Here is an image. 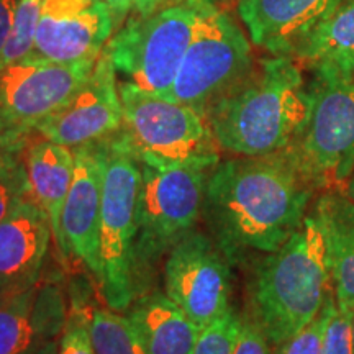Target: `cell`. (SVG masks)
I'll list each match as a JSON object with an SVG mask.
<instances>
[{
  "instance_id": "cell-12",
  "label": "cell",
  "mask_w": 354,
  "mask_h": 354,
  "mask_svg": "<svg viewBox=\"0 0 354 354\" xmlns=\"http://www.w3.org/2000/svg\"><path fill=\"white\" fill-rule=\"evenodd\" d=\"M95 61L97 57L63 64L26 57L0 69V112L35 130L82 86Z\"/></svg>"
},
{
  "instance_id": "cell-21",
  "label": "cell",
  "mask_w": 354,
  "mask_h": 354,
  "mask_svg": "<svg viewBox=\"0 0 354 354\" xmlns=\"http://www.w3.org/2000/svg\"><path fill=\"white\" fill-rule=\"evenodd\" d=\"M313 74L354 79V0H342L299 53Z\"/></svg>"
},
{
  "instance_id": "cell-9",
  "label": "cell",
  "mask_w": 354,
  "mask_h": 354,
  "mask_svg": "<svg viewBox=\"0 0 354 354\" xmlns=\"http://www.w3.org/2000/svg\"><path fill=\"white\" fill-rule=\"evenodd\" d=\"M307 127L289 151L315 190L336 189L354 171V79L315 74Z\"/></svg>"
},
{
  "instance_id": "cell-11",
  "label": "cell",
  "mask_w": 354,
  "mask_h": 354,
  "mask_svg": "<svg viewBox=\"0 0 354 354\" xmlns=\"http://www.w3.org/2000/svg\"><path fill=\"white\" fill-rule=\"evenodd\" d=\"M122 123L117 71L104 48L82 86L56 112L39 122L35 131L43 138L76 149L112 138L120 131Z\"/></svg>"
},
{
  "instance_id": "cell-25",
  "label": "cell",
  "mask_w": 354,
  "mask_h": 354,
  "mask_svg": "<svg viewBox=\"0 0 354 354\" xmlns=\"http://www.w3.org/2000/svg\"><path fill=\"white\" fill-rule=\"evenodd\" d=\"M335 308L336 300L331 294L322 312L307 326L292 335L286 342L277 344L276 354H322L326 328H328Z\"/></svg>"
},
{
  "instance_id": "cell-7",
  "label": "cell",
  "mask_w": 354,
  "mask_h": 354,
  "mask_svg": "<svg viewBox=\"0 0 354 354\" xmlns=\"http://www.w3.org/2000/svg\"><path fill=\"white\" fill-rule=\"evenodd\" d=\"M256 61L251 43L228 13L214 2H197L192 39L166 99L205 112L241 82Z\"/></svg>"
},
{
  "instance_id": "cell-13",
  "label": "cell",
  "mask_w": 354,
  "mask_h": 354,
  "mask_svg": "<svg viewBox=\"0 0 354 354\" xmlns=\"http://www.w3.org/2000/svg\"><path fill=\"white\" fill-rule=\"evenodd\" d=\"M115 33L104 0H43L32 59L71 64L99 57Z\"/></svg>"
},
{
  "instance_id": "cell-30",
  "label": "cell",
  "mask_w": 354,
  "mask_h": 354,
  "mask_svg": "<svg viewBox=\"0 0 354 354\" xmlns=\"http://www.w3.org/2000/svg\"><path fill=\"white\" fill-rule=\"evenodd\" d=\"M233 354H276V348L264 331L245 313Z\"/></svg>"
},
{
  "instance_id": "cell-15",
  "label": "cell",
  "mask_w": 354,
  "mask_h": 354,
  "mask_svg": "<svg viewBox=\"0 0 354 354\" xmlns=\"http://www.w3.org/2000/svg\"><path fill=\"white\" fill-rule=\"evenodd\" d=\"M342 0H240L238 13L250 41L271 56L299 53Z\"/></svg>"
},
{
  "instance_id": "cell-20",
  "label": "cell",
  "mask_w": 354,
  "mask_h": 354,
  "mask_svg": "<svg viewBox=\"0 0 354 354\" xmlns=\"http://www.w3.org/2000/svg\"><path fill=\"white\" fill-rule=\"evenodd\" d=\"M125 315L148 354H190L201 328L166 294L136 295Z\"/></svg>"
},
{
  "instance_id": "cell-26",
  "label": "cell",
  "mask_w": 354,
  "mask_h": 354,
  "mask_svg": "<svg viewBox=\"0 0 354 354\" xmlns=\"http://www.w3.org/2000/svg\"><path fill=\"white\" fill-rule=\"evenodd\" d=\"M26 201H33L24 161L0 167V221L10 216Z\"/></svg>"
},
{
  "instance_id": "cell-22",
  "label": "cell",
  "mask_w": 354,
  "mask_h": 354,
  "mask_svg": "<svg viewBox=\"0 0 354 354\" xmlns=\"http://www.w3.org/2000/svg\"><path fill=\"white\" fill-rule=\"evenodd\" d=\"M91 335L97 354H148L125 313L92 310Z\"/></svg>"
},
{
  "instance_id": "cell-32",
  "label": "cell",
  "mask_w": 354,
  "mask_h": 354,
  "mask_svg": "<svg viewBox=\"0 0 354 354\" xmlns=\"http://www.w3.org/2000/svg\"><path fill=\"white\" fill-rule=\"evenodd\" d=\"M19 3L20 0H0V53H2L8 35L12 32Z\"/></svg>"
},
{
  "instance_id": "cell-3",
  "label": "cell",
  "mask_w": 354,
  "mask_h": 354,
  "mask_svg": "<svg viewBox=\"0 0 354 354\" xmlns=\"http://www.w3.org/2000/svg\"><path fill=\"white\" fill-rule=\"evenodd\" d=\"M333 294L325 245L315 218L274 253L254 259L246 315L276 348L315 318Z\"/></svg>"
},
{
  "instance_id": "cell-8",
  "label": "cell",
  "mask_w": 354,
  "mask_h": 354,
  "mask_svg": "<svg viewBox=\"0 0 354 354\" xmlns=\"http://www.w3.org/2000/svg\"><path fill=\"white\" fill-rule=\"evenodd\" d=\"M141 166L136 272L138 286L153 264L202 218L210 166Z\"/></svg>"
},
{
  "instance_id": "cell-2",
  "label": "cell",
  "mask_w": 354,
  "mask_h": 354,
  "mask_svg": "<svg viewBox=\"0 0 354 354\" xmlns=\"http://www.w3.org/2000/svg\"><path fill=\"white\" fill-rule=\"evenodd\" d=\"M312 110V88L299 61L271 56L205 112L221 151L268 156L299 140Z\"/></svg>"
},
{
  "instance_id": "cell-6",
  "label": "cell",
  "mask_w": 354,
  "mask_h": 354,
  "mask_svg": "<svg viewBox=\"0 0 354 354\" xmlns=\"http://www.w3.org/2000/svg\"><path fill=\"white\" fill-rule=\"evenodd\" d=\"M196 20L197 2L165 3L127 19L105 44L123 82L166 97L192 39Z\"/></svg>"
},
{
  "instance_id": "cell-18",
  "label": "cell",
  "mask_w": 354,
  "mask_h": 354,
  "mask_svg": "<svg viewBox=\"0 0 354 354\" xmlns=\"http://www.w3.org/2000/svg\"><path fill=\"white\" fill-rule=\"evenodd\" d=\"M310 215L320 228L336 304L354 312V203L343 190H323Z\"/></svg>"
},
{
  "instance_id": "cell-36",
  "label": "cell",
  "mask_w": 354,
  "mask_h": 354,
  "mask_svg": "<svg viewBox=\"0 0 354 354\" xmlns=\"http://www.w3.org/2000/svg\"><path fill=\"white\" fill-rule=\"evenodd\" d=\"M179 2H212V0H179Z\"/></svg>"
},
{
  "instance_id": "cell-31",
  "label": "cell",
  "mask_w": 354,
  "mask_h": 354,
  "mask_svg": "<svg viewBox=\"0 0 354 354\" xmlns=\"http://www.w3.org/2000/svg\"><path fill=\"white\" fill-rule=\"evenodd\" d=\"M112 12L115 32L125 24L131 15H145L167 3V0H104Z\"/></svg>"
},
{
  "instance_id": "cell-23",
  "label": "cell",
  "mask_w": 354,
  "mask_h": 354,
  "mask_svg": "<svg viewBox=\"0 0 354 354\" xmlns=\"http://www.w3.org/2000/svg\"><path fill=\"white\" fill-rule=\"evenodd\" d=\"M43 0H20L12 32L0 53V69L20 63L32 55Z\"/></svg>"
},
{
  "instance_id": "cell-24",
  "label": "cell",
  "mask_w": 354,
  "mask_h": 354,
  "mask_svg": "<svg viewBox=\"0 0 354 354\" xmlns=\"http://www.w3.org/2000/svg\"><path fill=\"white\" fill-rule=\"evenodd\" d=\"M243 315L233 307L201 330L190 354H233L240 335Z\"/></svg>"
},
{
  "instance_id": "cell-19",
  "label": "cell",
  "mask_w": 354,
  "mask_h": 354,
  "mask_svg": "<svg viewBox=\"0 0 354 354\" xmlns=\"http://www.w3.org/2000/svg\"><path fill=\"white\" fill-rule=\"evenodd\" d=\"M74 162V149L43 138L38 133L24 154L32 198L50 218L56 248L61 243V212L73 183Z\"/></svg>"
},
{
  "instance_id": "cell-4",
  "label": "cell",
  "mask_w": 354,
  "mask_h": 354,
  "mask_svg": "<svg viewBox=\"0 0 354 354\" xmlns=\"http://www.w3.org/2000/svg\"><path fill=\"white\" fill-rule=\"evenodd\" d=\"M118 92L123 123L112 141L140 165L214 167L221 159L209 122L196 109L128 82H118Z\"/></svg>"
},
{
  "instance_id": "cell-29",
  "label": "cell",
  "mask_w": 354,
  "mask_h": 354,
  "mask_svg": "<svg viewBox=\"0 0 354 354\" xmlns=\"http://www.w3.org/2000/svg\"><path fill=\"white\" fill-rule=\"evenodd\" d=\"M351 318L353 312L339 308L336 304L330 325L326 328L322 354H353Z\"/></svg>"
},
{
  "instance_id": "cell-27",
  "label": "cell",
  "mask_w": 354,
  "mask_h": 354,
  "mask_svg": "<svg viewBox=\"0 0 354 354\" xmlns=\"http://www.w3.org/2000/svg\"><path fill=\"white\" fill-rule=\"evenodd\" d=\"M91 317L87 310L74 307L57 339V354H97L91 335Z\"/></svg>"
},
{
  "instance_id": "cell-5",
  "label": "cell",
  "mask_w": 354,
  "mask_h": 354,
  "mask_svg": "<svg viewBox=\"0 0 354 354\" xmlns=\"http://www.w3.org/2000/svg\"><path fill=\"white\" fill-rule=\"evenodd\" d=\"M140 184V162L109 138L95 279L107 307L120 313L130 308L140 290L135 256Z\"/></svg>"
},
{
  "instance_id": "cell-1",
  "label": "cell",
  "mask_w": 354,
  "mask_h": 354,
  "mask_svg": "<svg viewBox=\"0 0 354 354\" xmlns=\"http://www.w3.org/2000/svg\"><path fill=\"white\" fill-rule=\"evenodd\" d=\"M315 192L289 149L232 156L212 167L202 218L230 264H243L287 243Z\"/></svg>"
},
{
  "instance_id": "cell-10",
  "label": "cell",
  "mask_w": 354,
  "mask_h": 354,
  "mask_svg": "<svg viewBox=\"0 0 354 354\" xmlns=\"http://www.w3.org/2000/svg\"><path fill=\"white\" fill-rule=\"evenodd\" d=\"M165 294L201 330L232 308V264L210 234L192 230L171 248Z\"/></svg>"
},
{
  "instance_id": "cell-34",
  "label": "cell",
  "mask_w": 354,
  "mask_h": 354,
  "mask_svg": "<svg viewBox=\"0 0 354 354\" xmlns=\"http://www.w3.org/2000/svg\"><path fill=\"white\" fill-rule=\"evenodd\" d=\"M343 192L346 194V196L351 198L353 203H354V171L351 172V176H349L346 179V183L343 184Z\"/></svg>"
},
{
  "instance_id": "cell-16",
  "label": "cell",
  "mask_w": 354,
  "mask_h": 354,
  "mask_svg": "<svg viewBox=\"0 0 354 354\" xmlns=\"http://www.w3.org/2000/svg\"><path fill=\"white\" fill-rule=\"evenodd\" d=\"M51 240L50 218L35 201L0 221V299L39 284Z\"/></svg>"
},
{
  "instance_id": "cell-35",
  "label": "cell",
  "mask_w": 354,
  "mask_h": 354,
  "mask_svg": "<svg viewBox=\"0 0 354 354\" xmlns=\"http://www.w3.org/2000/svg\"><path fill=\"white\" fill-rule=\"evenodd\" d=\"M351 343H353V354H354V312L351 318Z\"/></svg>"
},
{
  "instance_id": "cell-28",
  "label": "cell",
  "mask_w": 354,
  "mask_h": 354,
  "mask_svg": "<svg viewBox=\"0 0 354 354\" xmlns=\"http://www.w3.org/2000/svg\"><path fill=\"white\" fill-rule=\"evenodd\" d=\"M35 135V130L19 125L0 112V167L24 161L26 146Z\"/></svg>"
},
{
  "instance_id": "cell-14",
  "label": "cell",
  "mask_w": 354,
  "mask_h": 354,
  "mask_svg": "<svg viewBox=\"0 0 354 354\" xmlns=\"http://www.w3.org/2000/svg\"><path fill=\"white\" fill-rule=\"evenodd\" d=\"M107 140L74 149V176L61 212L63 258H76L92 274L99 271V232Z\"/></svg>"
},
{
  "instance_id": "cell-17",
  "label": "cell",
  "mask_w": 354,
  "mask_h": 354,
  "mask_svg": "<svg viewBox=\"0 0 354 354\" xmlns=\"http://www.w3.org/2000/svg\"><path fill=\"white\" fill-rule=\"evenodd\" d=\"M63 292L38 284L0 299V354H25L35 343L57 339L66 325Z\"/></svg>"
},
{
  "instance_id": "cell-33",
  "label": "cell",
  "mask_w": 354,
  "mask_h": 354,
  "mask_svg": "<svg viewBox=\"0 0 354 354\" xmlns=\"http://www.w3.org/2000/svg\"><path fill=\"white\" fill-rule=\"evenodd\" d=\"M57 339H46V342L35 343L25 354H57Z\"/></svg>"
}]
</instances>
